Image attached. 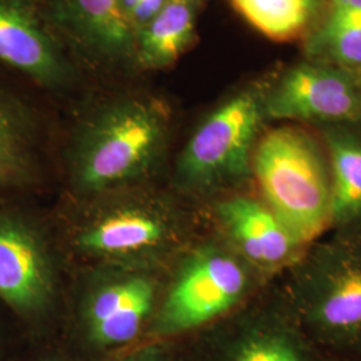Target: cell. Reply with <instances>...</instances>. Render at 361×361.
Masks as SVG:
<instances>
[{"instance_id":"obj_23","label":"cell","mask_w":361,"mask_h":361,"mask_svg":"<svg viewBox=\"0 0 361 361\" xmlns=\"http://www.w3.org/2000/svg\"><path fill=\"white\" fill-rule=\"evenodd\" d=\"M331 11H361V0H332Z\"/></svg>"},{"instance_id":"obj_17","label":"cell","mask_w":361,"mask_h":361,"mask_svg":"<svg viewBox=\"0 0 361 361\" xmlns=\"http://www.w3.org/2000/svg\"><path fill=\"white\" fill-rule=\"evenodd\" d=\"M234 8L267 38L289 42L308 31L322 0H231Z\"/></svg>"},{"instance_id":"obj_19","label":"cell","mask_w":361,"mask_h":361,"mask_svg":"<svg viewBox=\"0 0 361 361\" xmlns=\"http://www.w3.org/2000/svg\"><path fill=\"white\" fill-rule=\"evenodd\" d=\"M99 361H182L169 340L142 341Z\"/></svg>"},{"instance_id":"obj_15","label":"cell","mask_w":361,"mask_h":361,"mask_svg":"<svg viewBox=\"0 0 361 361\" xmlns=\"http://www.w3.org/2000/svg\"><path fill=\"white\" fill-rule=\"evenodd\" d=\"M193 0H168L154 18L135 34L138 58L145 67L171 65L190 44L194 35Z\"/></svg>"},{"instance_id":"obj_11","label":"cell","mask_w":361,"mask_h":361,"mask_svg":"<svg viewBox=\"0 0 361 361\" xmlns=\"http://www.w3.org/2000/svg\"><path fill=\"white\" fill-rule=\"evenodd\" d=\"M205 361H322L317 345L298 326L280 296L226 319Z\"/></svg>"},{"instance_id":"obj_21","label":"cell","mask_w":361,"mask_h":361,"mask_svg":"<svg viewBox=\"0 0 361 361\" xmlns=\"http://www.w3.org/2000/svg\"><path fill=\"white\" fill-rule=\"evenodd\" d=\"M11 361H71L58 349L32 347L25 352L16 353Z\"/></svg>"},{"instance_id":"obj_12","label":"cell","mask_w":361,"mask_h":361,"mask_svg":"<svg viewBox=\"0 0 361 361\" xmlns=\"http://www.w3.org/2000/svg\"><path fill=\"white\" fill-rule=\"evenodd\" d=\"M0 65L49 89L67 78L61 52L27 0H0Z\"/></svg>"},{"instance_id":"obj_18","label":"cell","mask_w":361,"mask_h":361,"mask_svg":"<svg viewBox=\"0 0 361 361\" xmlns=\"http://www.w3.org/2000/svg\"><path fill=\"white\" fill-rule=\"evenodd\" d=\"M312 51L325 55L338 65L361 67V23L326 25L310 40Z\"/></svg>"},{"instance_id":"obj_10","label":"cell","mask_w":361,"mask_h":361,"mask_svg":"<svg viewBox=\"0 0 361 361\" xmlns=\"http://www.w3.org/2000/svg\"><path fill=\"white\" fill-rule=\"evenodd\" d=\"M267 119L328 126H361V85L325 66H296L264 92Z\"/></svg>"},{"instance_id":"obj_22","label":"cell","mask_w":361,"mask_h":361,"mask_svg":"<svg viewBox=\"0 0 361 361\" xmlns=\"http://www.w3.org/2000/svg\"><path fill=\"white\" fill-rule=\"evenodd\" d=\"M7 320L13 322L6 312L0 308V361H11L16 353L13 352L10 324Z\"/></svg>"},{"instance_id":"obj_16","label":"cell","mask_w":361,"mask_h":361,"mask_svg":"<svg viewBox=\"0 0 361 361\" xmlns=\"http://www.w3.org/2000/svg\"><path fill=\"white\" fill-rule=\"evenodd\" d=\"M82 35L99 51L122 56L134 44V30L121 0H66Z\"/></svg>"},{"instance_id":"obj_13","label":"cell","mask_w":361,"mask_h":361,"mask_svg":"<svg viewBox=\"0 0 361 361\" xmlns=\"http://www.w3.org/2000/svg\"><path fill=\"white\" fill-rule=\"evenodd\" d=\"M331 174L329 233L361 237V126L322 128Z\"/></svg>"},{"instance_id":"obj_7","label":"cell","mask_w":361,"mask_h":361,"mask_svg":"<svg viewBox=\"0 0 361 361\" xmlns=\"http://www.w3.org/2000/svg\"><path fill=\"white\" fill-rule=\"evenodd\" d=\"M91 269L79 292L74 328L80 347L102 360L142 343L166 281L157 267Z\"/></svg>"},{"instance_id":"obj_9","label":"cell","mask_w":361,"mask_h":361,"mask_svg":"<svg viewBox=\"0 0 361 361\" xmlns=\"http://www.w3.org/2000/svg\"><path fill=\"white\" fill-rule=\"evenodd\" d=\"M217 235L268 281L292 268L307 247L257 194L246 190L210 201Z\"/></svg>"},{"instance_id":"obj_1","label":"cell","mask_w":361,"mask_h":361,"mask_svg":"<svg viewBox=\"0 0 361 361\" xmlns=\"http://www.w3.org/2000/svg\"><path fill=\"white\" fill-rule=\"evenodd\" d=\"M85 201L71 222L68 241L94 267L162 268L192 243L188 214L165 194L133 186Z\"/></svg>"},{"instance_id":"obj_20","label":"cell","mask_w":361,"mask_h":361,"mask_svg":"<svg viewBox=\"0 0 361 361\" xmlns=\"http://www.w3.org/2000/svg\"><path fill=\"white\" fill-rule=\"evenodd\" d=\"M168 0H140L138 6L129 15V22L134 32L150 22L159 13Z\"/></svg>"},{"instance_id":"obj_14","label":"cell","mask_w":361,"mask_h":361,"mask_svg":"<svg viewBox=\"0 0 361 361\" xmlns=\"http://www.w3.org/2000/svg\"><path fill=\"white\" fill-rule=\"evenodd\" d=\"M38 176L34 114L18 97L0 90V201L22 198Z\"/></svg>"},{"instance_id":"obj_3","label":"cell","mask_w":361,"mask_h":361,"mask_svg":"<svg viewBox=\"0 0 361 361\" xmlns=\"http://www.w3.org/2000/svg\"><path fill=\"white\" fill-rule=\"evenodd\" d=\"M268 280L216 234L192 241L174 259L143 341L169 340L225 322Z\"/></svg>"},{"instance_id":"obj_2","label":"cell","mask_w":361,"mask_h":361,"mask_svg":"<svg viewBox=\"0 0 361 361\" xmlns=\"http://www.w3.org/2000/svg\"><path fill=\"white\" fill-rule=\"evenodd\" d=\"M165 104L129 97L106 104L79 130L70 157V182L82 200L140 186L166 149Z\"/></svg>"},{"instance_id":"obj_24","label":"cell","mask_w":361,"mask_h":361,"mask_svg":"<svg viewBox=\"0 0 361 361\" xmlns=\"http://www.w3.org/2000/svg\"><path fill=\"white\" fill-rule=\"evenodd\" d=\"M193 1H195V0H193Z\"/></svg>"},{"instance_id":"obj_6","label":"cell","mask_w":361,"mask_h":361,"mask_svg":"<svg viewBox=\"0 0 361 361\" xmlns=\"http://www.w3.org/2000/svg\"><path fill=\"white\" fill-rule=\"evenodd\" d=\"M265 121L264 91L247 89L224 101L182 147L174 169L176 188L185 195L209 201L246 190Z\"/></svg>"},{"instance_id":"obj_4","label":"cell","mask_w":361,"mask_h":361,"mask_svg":"<svg viewBox=\"0 0 361 361\" xmlns=\"http://www.w3.org/2000/svg\"><path fill=\"white\" fill-rule=\"evenodd\" d=\"M284 276L279 296L317 347L361 350V237L325 234Z\"/></svg>"},{"instance_id":"obj_8","label":"cell","mask_w":361,"mask_h":361,"mask_svg":"<svg viewBox=\"0 0 361 361\" xmlns=\"http://www.w3.org/2000/svg\"><path fill=\"white\" fill-rule=\"evenodd\" d=\"M58 257L49 232L20 198L0 201V308L35 340L58 305Z\"/></svg>"},{"instance_id":"obj_5","label":"cell","mask_w":361,"mask_h":361,"mask_svg":"<svg viewBox=\"0 0 361 361\" xmlns=\"http://www.w3.org/2000/svg\"><path fill=\"white\" fill-rule=\"evenodd\" d=\"M252 183L265 205L305 245L329 233L331 174L324 145L285 125L258 138Z\"/></svg>"}]
</instances>
